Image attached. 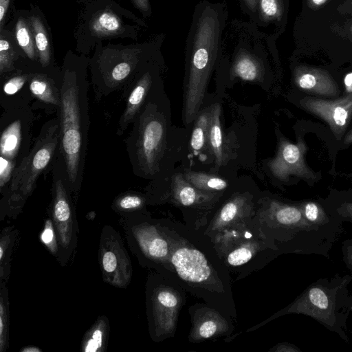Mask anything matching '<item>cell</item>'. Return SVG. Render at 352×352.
Wrapping results in <instances>:
<instances>
[{
  "instance_id": "ac0fdd59",
  "label": "cell",
  "mask_w": 352,
  "mask_h": 352,
  "mask_svg": "<svg viewBox=\"0 0 352 352\" xmlns=\"http://www.w3.org/2000/svg\"><path fill=\"white\" fill-rule=\"evenodd\" d=\"M234 77L245 81L261 80L263 74V67L261 60L248 52L238 53L231 68Z\"/></svg>"
},
{
  "instance_id": "cb8c5ba5",
  "label": "cell",
  "mask_w": 352,
  "mask_h": 352,
  "mask_svg": "<svg viewBox=\"0 0 352 352\" xmlns=\"http://www.w3.org/2000/svg\"><path fill=\"white\" fill-rule=\"evenodd\" d=\"M183 175L196 188L203 191H221L228 186L223 178L204 172L189 170Z\"/></svg>"
},
{
  "instance_id": "ab89813d",
  "label": "cell",
  "mask_w": 352,
  "mask_h": 352,
  "mask_svg": "<svg viewBox=\"0 0 352 352\" xmlns=\"http://www.w3.org/2000/svg\"><path fill=\"white\" fill-rule=\"evenodd\" d=\"M274 350L284 352H301L298 346L290 343H281L276 346Z\"/></svg>"
},
{
  "instance_id": "8d00e7d4",
  "label": "cell",
  "mask_w": 352,
  "mask_h": 352,
  "mask_svg": "<svg viewBox=\"0 0 352 352\" xmlns=\"http://www.w3.org/2000/svg\"><path fill=\"white\" fill-rule=\"evenodd\" d=\"M217 330V324L211 320L206 321L199 328V334L202 338H208L214 336Z\"/></svg>"
},
{
  "instance_id": "83f0119b",
  "label": "cell",
  "mask_w": 352,
  "mask_h": 352,
  "mask_svg": "<svg viewBox=\"0 0 352 352\" xmlns=\"http://www.w3.org/2000/svg\"><path fill=\"white\" fill-rule=\"evenodd\" d=\"M30 89L32 94L43 102L58 104L49 80L41 74H35L30 82Z\"/></svg>"
},
{
  "instance_id": "9a60e30c",
  "label": "cell",
  "mask_w": 352,
  "mask_h": 352,
  "mask_svg": "<svg viewBox=\"0 0 352 352\" xmlns=\"http://www.w3.org/2000/svg\"><path fill=\"white\" fill-rule=\"evenodd\" d=\"M110 333L109 320L105 316H99L85 332L80 344L82 352H104Z\"/></svg>"
},
{
  "instance_id": "f6af8a7d",
  "label": "cell",
  "mask_w": 352,
  "mask_h": 352,
  "mask_svg": "<svg viewBox=\"0 0 352 352\" xmlns=\"http://www.w3.org/2000/svg\"><path fill=\"white\" fill-rule=\"evenodd\" d=\"M327 0H309V3L311 6L317 7L324 3Z\"/></svg>"
},
{
  "instance_id": "277c9868",
  "label": "cell",
  "mask_w": 352,
  "mask_h": 352,
  "mask_svg": "<svg viewBox=\"0 0 352 352\" xmlns=\"http://www.w3.org/2000/svg\"><path fill=\"white\" fill-rule=\"evenodd\" d=\"M80 6L74 32L76 50L89 53L103 40H137L144 21L113 0H78Z\"/></svg>"
},
{
  "instance_id": "3957f363",
  "label": "cell",
  "mask_w": 352,
  "mask_h": 352,
  "mask_svg": "<svg viewBox=\"0 0 352 352\" xmlns=\"http://www.w3.org/2000/svg\"><path fill=\"white\" fill-rule=\"evenodd\" d=\"M351 280L352 276L339 273L319 278L277 315L297 314L309 316L349 343L347 320L352 313V295L349 290Z\"/></svg>"
},
{
  "instance_id": "7402d4cb",
  "label": "cell",
  "mask_w": 352,
  "mask_h": 352,
  "mask_svg": "<svg viewBox=\"0 0 352 352\" xmlns=\"http://www.w3.org/2000/svg\"><path fill=\"white\" fill-rule=\"evenodd\" d=\"M22 142V124L20 119L15 120L3 131L1 142V156L13 162L16 157Z\"/></svg>"
},
{
  "instance_id": "f1b7e54d",
  "label": "cell",
  "mask_w": 352,
  "mask_h": 352,
  "mask_svg": "<svg viewBox=\"0 0 352 352\" xmlns=\"http://www.w3.org/2000/svg\"><path fill=\"white\" fill-rule=\"evenodd\" d=\"M256 10L263 22L279 20L283 12V1L258 0Z\"/></svg>"
},
{
  "instance_id": "e0dca14e",
  "label": "cell",
  "mask_w": 352,
  "mask_h": 352,
  "mask_svg": "<svg viewBox=\"0 0 352 352\" xmlns=\"http://www.w3.org/2000/svg\"><path fill=\"white\" fill-rule=\"evenodd\" d=\"M156 69L157 67L154 60L148 63L144 67L142 74L128 99L127 108L124 116V121L126 122L133 118L140 107L151 86L153 74Z\"/></svg>"
},
{
  "instance_id": "9c48e42d",
  "label": "cell",
  "mask_w": 352,
  "mask_h": 352,
  "mask_svg": "<svg viewBox=\"0 0 352 352\" xmlns=\"http://www.w3.org/2000/svg\"><path fill=\"white\" fill-rule=\"evenodd\" d=\"M141 125L139 155L146 172L157 170L166 146L167 124L157 111L147 113Z\"/></svg>"
},
{
  "instance_id": "e575fe53",
  "label": "cell",
  "mask_w": 352,
  "mask_h": 352,
  "mask_svg": "<svg viewBox=\"0 0 352 352\" xmlns=\"http://www.w3.org/2000/svg\"><path fill=\"white\" fill-rule=\"evenodd\" d=\"M13 168V162L2 156L0 157V186L1 188L10 179Z\"/></svg>"
},
{
  "instance_id": "b9f144b4",
  "label": "cell",
  "mask_w": 352,
  "mask_h": 352,
  "mask_svg": "<svg viewBox=\"0 0 352 352\" xmlns=\"http://www.w3.org/2000/svg\"><path fill=\"white\" fill-rule=\"evenodd\" d=\"M246 6L252 12L256 10L258 0H243Z\"/></svg>"
},
{
  "instance_id": "74e56055",
  "label": "cell",
  "mask_w": 352,
  "mask_h": 352,
  "mask_svg": "<svg viewBox=\"0 0 352 352\" xmlns=\"http://www.w3.org/2000/svg\"><path fill=\"white\" fill-rule=\"evenodd\" d=\"M133 6L138 9L144 16H150L151 8L149 0H129Z\"/></svg>"
},
{
  "instance_id": "60d3db41",
  "label": "cell",
  "mask_w": 352,
  "mask_h": 352,
  "mask_svg": "<svg viewBox=\"0 0 352 352\" xmlns=\"http://www.w3.org/2000/svg\"><path fill=\"white\" fill-rule=\"evenodd\" d=\"M344 85L346 91L352 93V72L347 74L344 77Z\"/></svg>"
},
{
  "instance_id": "5b68a950",
  "label": "cell",
  "mask_w": 352,
  "mask_h": 352,
  "mask_svg": "<svg viewBox=\"0 0 352 352\" xmlns=\"http://www.w3.org/2000/svg\"><path fill=\"white\" fill-rule=\"evenodd\" d=\"M60 129L55 122L41 134L32 151L18 167L6 195L4 207L1 208V220L5 215L16 216L25 199L33 190L38 175L47 167L60 142Z\"/></svg>"
},
{
  "instance_id": "f546056e",
  "label": "cell",
  "mask_w": 352,
  "mask_h": 352,
  "mask_svg": "<svg viewBox=\"0 0 352 352\" xmlns=\"http://www.w3.org/2000/svg\"><path fill=\"white\" fill-rule=\"evenodd\" d=\"M40 239L48 251L56 258L58 254V243L56 233L51 218L46 219Z\"/></svg>"
},
{
  "instance_id": "bcb514c9",
  "label": "cell",
  "mask_w": 352,
  "mask_h": 352,
  "mask_svg": "<svg viewBox=\"0 0 352 352\" xmlns=\"http://www.w3.org/2000/svg\"><path fill=\"white\" fill-rule=\"evenodd\" d=\"M351 333H352V331H351Z\"/></svg>"
},
{
  "instance_id": "5bb4252c",
  "label": "cell",
  "mask_w": 352,
  "mask_h": 352,
  "mask_svg": "<svg viewBox=\"0 0 352 352\" xmlns=\"http://www.w3.org/2000/svg\"><path fill=\"white\" fill-rule=\"evenodd\" d=\"M28 18L33 32L38 59L43 67H47L52 60L50 28L43 13L37 6L31 5Z\"/></svg>"
},
{
  "instance_id": "4316f807",
  "label": "cell",
  "mask_w": 352,
  "mask_h": 352,
  "mask_svg": "<svg viewBox=\"0 0 352 352\" xmlns=\"http://www.w3.org/2000/svg\"><path fill=\"white\" fill-rule=\"evenodd\" d=\"M144 205V198L137 195L127 194L117 198L112 204V208L121 217H126L141 214L140 211Z\"/></svg>"
},
{
  "instance_id": "7a4b0ae2",
  "label": "cell",
  "mask_w": 352,
  "mask_h": 352,
  "mask_svg": "<svg viewBox=\"0 0 352 352\" xmlns=\"http://www.w3.org/2000/svg\"><path fill=\"white\" fill-rule=\"evenodd\" d=\"M88 60L71 52L65 56L60 90V148L70 192L79 190L84 168L87 116Z\"/></svg>"
},
{
  "instance_id": "ffe728a7",
  "label": "cell",
  "mask_w": 352,
  "mask_h": 352,
  "mask_svg": "<svg viewBox=\"0 0 352 352\" xmlns=\"http://www.w3.org/2000/svg\"><path fill=\"white\" fill-rule=\"evenodd\" d=\"M211 107L203 109L195 119L190 139V147L195 154H203L208 151V126Z\"/></svg>"
},
{
  "instance_id": "d4e9b609",
  "label": "cell",
  "mask_w": 352,
  "mask_h": 352,
  "mask_svg": "<svg viewBox=\"0 0 352 352\" xmlns=\"http://www.w3.org/2000/svg\"><path fill=\"white\" fill-rule=\"evenodd\" d=\"M171 182L173 195L182 205L190 206L197 202L200 195V190L188 182L183 174L174 175Z\"/></svg>"
},
{
  "instance_id": "1f68e13d",
  "label": "cell",
  "mask_w": 352,
  "mask_h": 352,
  "mask_svg": "<svg viewBox=\"0 0 352 352\" xmlns=\"http://www.w3.org/2000/svg\"><path fill=\"white\" fill-rule=\"evenodd\" d=\"M252 252L248 248H241L232 251L228 256V262L233 266H238L248 262Z\"/></svg>"
},
{
  "instance_id": "8992f818",
  "label": "cell",
  "mask_w": 352,
  "mask_h": 352,
  "mask_svg": "<svg viewBox=\"0 0 352 352\" xmlns=\"http://www.w3.org/2000/svg\"><path fill=\"white\" fill-rule=\"evenodd\" d=\"M160 44V38L128 45L109 43L103 46L100 43L96 45L91 60L102 68L111 67L108 72L111 79L120 82L135 68L143 67L153 60Z\"/></svg>"
},
{
  "instance_id": "f35d334b",
  "label": "cell",
  "mask_w": 352,
  "mask_h": 352,
  "mask_svg": "<svg viewBox=\"0 0 352 352\" xmlns=\"http://www.w3.org/2000/svg\"><path fill=\"white\" fill-rule=\"evenodd\" d=\"M10 0H0V31L3 30L4 19L6 15Z\"/></svg>"
},
{
  "instance_id": "603a6c76",
  "label": "cell",
  "mask_w": 352,
  "mask_h": 352,
  "mask_svg": "<svg viewBox=\"0 0 352 352\" xmlns=\"http://www.w3.org/2000/svg\"><path fill=\"white\" fill-rule=\"evenodd\" d=\"M0 33V73L3 74L14 69V63L21 48L14 34L6 29L1 30Z\"/></svg>"
},
{
  "instance_id": "d590c367",
  "label": "cell",
  "mask_w": 352,
  "mask_h": 352,
  "mask_svg": "<svg viewBox=\"0 0 352 352\" xmlns=\"http://www.w3.org/2000/svg\"><path fill=\"white\" fill-rule=\"evenodd\" d=\"M341 251L344 265L352 274V239H347L343 241Z\"/></svg>"
},
{
  "instance_id": "4dcf8cb0",
  "label": "cell",
  "mask_w": 352,
  "mask_h": 352,
  "mask_svg": "<svg viewBox=\"0 0 352 352\" xmlns=\"http://www.w3.org/2000/svg\"><path fill=\"white\" fill-rule=\"evenodd\" d=\"M243 204L244 201L241 197H235L226 203L220 211V220L223 222H229L234 219L239 212Z\"/></svg>"
},
{
  "instance_id": "4fadbf2b",
  "label": "cell",
  "mask_w": 352,
  "mask_h": 352,
  "mask_svg": "<svg viewBox=\"0 0 352 352\" xmlns=\"http://www.w3.org/2000/svg\"><path fill=\"white\" fill-rule=\"evenodd\" d=\"M172 263L179 276L187 281L201 283L210 275L205 256L197 250L178 249L172 256Z\"/></svg>"
},
{
  "instance_id": "836d02e7",
  "label": "cell",
  "mask_w": 352,
  "mask_h": 352,
  "mask_svg": "<svg viewBox=\"0 0 352 352\" xmlns=\"http://www.w3.org/2000/svg\"><path fill=\"white\" fill-rule=\"evenodd\" d=\"M343 221L352 223V199H344L331 206Z\"/></svg>"
},
{
  "instance_id": "52a82bcc",
  "label": "cell",
  "mask_w": 352,
  "mask_h": 352,
  "mask_svg": "<svg viewBox=\"0 0 352 352\" xmlns=\"http://www.w3.org/2000/svg\"><path fill=\"white\" fill-rule=\"evenodd\" d=\"M67 178L58 174L54 184L51 219L56 233L58 254L56 260L65 265L71 258L78 241V226L69 196Z\"/></svg>"
},
{
  "instance_id": "30bf717a",
  "label": "cell",
  "mask_w": 352,
  "mask_h": 352,
  "mask_svg": "<svg viewBox=\"0 0 352 352\" xmlns=\"http://www.w3.org/2000/svg\"><path fill=\"white\" fill-rule=\"evenodd\" d=\"M300 104L324 120L338 140L342 137L352 117V93L330 100L305 97L300 100Z\"/></svg>"
},
{
  "instance_id": "2e32d148",
  "label": "cell",
  "mask_w": 352,
  "mask_h": 352,
  "mask_svg": "<svg viewBox=\"0 0 352 352\" xmlns=\"http://www.w3.org/2000/svg\"><path fill=\"white\" fill-rule=\"evenodd\" d=\"M210 117L208 126V148L214 159L217 167L221 166L225 162L223 132L221 124V107L219 103L210 106Z\"/></svg>"
},
{
  "instance_id": "ba28073f",
  "label": "cell",
  "mask_w": 352,
  "mask_h": 352,
  "mask_svg": "<svg viewBox=\"0 0 352 352\" xmlns=\"http://www.w3.org/2000/svg\"><path fill=\"white\" fill-rule=\"evenodd\" d=\"M98 254L103 281L116 288H126L132 278V263L120 234L111 226L102 229Z\"/></svg>"
},
{
  "instance_id": "484cf974",
  "label": "cell",
  "mask_w": 352,
  "mask_h": 352,
  "mask_svg": "<svg viewBox=\"0 0 352 352\" xmlns=\"http://www.w3.org/2000/svg\"><path fill=\"white\" fill-rule=\"evenodd\" d=\"M10 302L7 283L0 280V352L9 347Z\"/></svg>"
},
{
  "instance_id": "44dd1931",
  "label": "cell",
  "mask_w": 352,
  "mask_h": 352,
  "mask_svg": "<svg viewBox=\"0 0 352 352\" xmlns=\"http://www.w3.org/2000/svg\"><path fill=\"white\" fill-rule=\"evenodd\" d=\"M19 15L16 17L14 27L15 40L23 54L31 60H35L37 56L35 43L30 22L27 14Z\"/></svg>"
},
{
  "instance_id": "6da1fadb",
  "label": "cell",
  "mask_w": 352,
  "mask_h": 352,
  "mask_svg": "<svg viewBox=\"0 0 352 352\" xmlns=\"http://www.w3.org/2000/svg\"><path fill=\"white\" fill-rule=\"evenodd\" d=\"M226 19V8L221 3L204 1L195 9L186 48L183 121L186 125L201 110L219 56Z\"/></svg>"
},
{
  "instance_id": "7bdbcfd3",
  "label": "cell",
  "mask_w": 352,
  "mask_h": 352,
  "mask_svg": "<svg viewBox=\"0 0 352 352\" xmlns=\"http://www.w3.org/2000/svg\"><path fill=\"white\" fill-rule=\"evenodd\" d=\"M20 352H42V350L36 346H25L20 350Z\"/></svg>"
},
{
  "instance_id": "8fae6325",
  "label": "cell",
  "mask_w": 352,
  "mask_h": 352,
  "mask_svg": "<svg viewBox=\"0 0 352 352\" xmlns=\"http://www.w3.org/2000/svg\"><path fill=\"white\" fill-rule=\"evenodd\" d=\"M308 148L303 140L293 144L285 139L280 140L277 153L268 163L276 178L285 181L290 175L314 179L316 175L307 166L305 155Z\"/></svg>"
},
{
  "instance_id": "d6a6232c",
  "label": "cell",
  "mask_w": 352,
  "mask_h": 352,
  "mask_svg": "<svg viewBox=\"0 0 352 352\" xmlns=\"http://www.w3.org/2000/svg\"><path fill=\"white\" fill-rule=\"evenodd\" d=\"M28 77V74H21L10 78L3 86V91L8 95L16 93L24 85Z\"/></svg>"
},
{
  "instance_id": "ee69618b",
  "label": "cell",
  "mask_w": 352,
  "mask_h": 352,
  "mask_svg": "<svg viewBox=\"0 0 352 352\" xmlns=\"http://www.w3.org/2000/svg\"><path fill=\"white\" fill-rule=\"evenodd\" d=\"M344 143L345 144H349L352 143V129L346 133L344 140Z\"/></svg>"
},
{
  "instance_id": "d6986e66",
  "label": "cell",
  "mask_w": 352,
  "mask_h": 352,
  "mask_svg": "<svg viewBox=\"0 0 352 352\" xmlns=\"http://www.w3.org/2000/svg\"><path fill=\"white\" fill-rule=\"evenodd\" d=\"M18 234L14 226H8L0 235V280L6 283L11 274V256Z\"/></svg>"
},
{
  "instance_id": "7c38bea8",
  "label": "cell",
  "mask_w": 352,
  "mask_h": 352,
  "mask_svg": "<svg viewBox=\"0 0 352 352\" xmlns=\"http://www.w3.org/2000/svg\"><path fill=\"white\" fill-rule=\"evenodd\" d=\"M296 85L303 91L322 96L339 94L337 82L326 71L320 68L299 66L294 71Z\"/></svg>"
}]
</instances>
